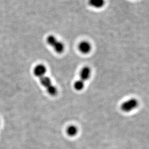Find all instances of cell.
<instances>
[{"label": "cell", "mask_w": 149, "mask_h": 149, "mask_svg": "<svg viewBox=\"0 0 149 149\" xmlns=\"http://www.w3.org/2000/svg\"><path fill=\"white\" fill-rule=\"evenodd\" d=\"M77 128L74 125H70L67 129V133L70 136H74L77 133Z\"/></svg>", "instance_id": "ba28073f"}, {"label": "cell", "mask_w": 149, "mask_h": 149, "mask_svg": "<svg viewBox=\"0 0 149 149\" xmlns=\"http://www.w3.org/2000/svg\"><path fill=\"white\" fill-rule=\"evenodd\" d=\"M90 74H91V70L90 68L87 66L83 67L81 70L80 73L81 80H83L84 82L87 80L90 77Z\"/></svg>", "instance_id": "5b68a950"}, {"label": "cell", "mask_w": 149, "mask_h": 149, "mask_svg": "<svg viewBox=\"0 0 149 149\" xmlns=\"http://www.w3.org/2000/svg\"><path fill=\"white\" fill-rule=\"evenodd\" d=\"M78 49L82 53H88L91 50V45L87 41H82L78 45Z\"/></svg>", "instance_id": "3957f363"}, {"label": "cell", "mask_w": 149, "mask_h": 149, "mask_svg": "<svg viewBox=\"0 0 149 149\" xmlns=\"http://www.w3.org/2000/svg\"><path fill=\"white\" fill-rule=\"evenodd\" d=\"M47 93L52 96H56L58 92V90H57L56 88L52 84L47 88Z\"/></svg>", "instance_id": "30bf717a"}, {"label": "cell", "mask_w": 149, "mask_h": 149, "mask_svg": "<svg viewBox=\"0 0 149 149\" xmlns=\"http://www.w3.org/2000/svg\"><path fill=\"white\" fill-rule=\"evenodd\" d=\"M47 42L48 45L53 48L56 53L61 54L63 52L65 49L64 45L61 41H58L55 36L53 35L48 36L47 38Z\"/></svg>", "instance_id": "6da1fadb"}, {"label": "cell", "mask_w": 149, "mask_h": 149, "mask_svg": "<svg viewBox=\"0 0 149 149\" xmlns=\"http://www.w3.org/2000/svg\"><path fill=\"white\" fill-rule=\"evenodd\" d=\"M34 74L37 77L41 78L43 76H45L47 72V68L43 65H38L35 66L34 69Z\"/></svg>", "instance_id": "277c9868"}, {"label": "cell", "mask_w": 149, "mask_h": 149, "mask_svg": "<svg viewBox=\"0 0 149 149\" xmlns=\"http://www.w3.org/2000/svg\"><path fill=\"white\" fill-rule=\"evenodd\" d=\"M105 0H88V4L90 6L96 9H100L104 6Z\"/></svg>", "instance_id": "8992f818"}, {"label": "cell", "mask_w": 149, "mask_h": 149, "mask_svg": "<svg viewBox=\"0 0 149 149\" xmlns=\"http://www.w3.org/2000/svg\"><path fill=\"white\" fill-rule=\"evenodd\" d=\"M138 102L135 99H131L123 103L121 106V110L125 112H130L136 108Z\"/></svg>", "instance_id": "7a4b0ae2"}, {"label": "cell", "mask_w": 149, "mask_h": 149, "mask_svg": "<svg viewBox=\"0 0 149 149\" xmlns=\"http://www.w3.org/2000/svg\"><path fill=\"white\" fill-rule=\"evenodd\" d=\"M40 81L41 84L46 88L52 85L50 79L47 76H44L40 78Z\"/></svg>", "instance_id": "52a82bcc"}, {"label": "cell", "mask_w": 149, "mask_h": 149, "mask_svg": "<svg viewBox=\"0 0 149 149\" xmlns=\"http://www.w3.org/2000/svg\"><path fill=\"white\" fill-rule=\"evenodd\" d=\"M84 82L82 80L76 81L74 84V88L75 90L78 91H81L84 89Z\"/></svg>", "instance_id": "9c48e42d"}]
</instances>
